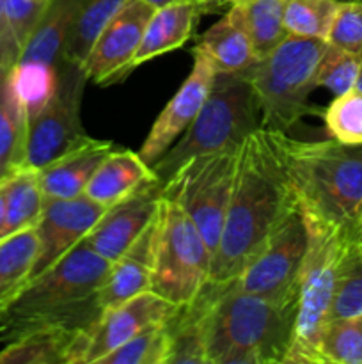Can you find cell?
<instances>
[{"instance_id":"1","label":"cell","mask_w":362,"mask_h":364,"mask_svg":"<svg viewBox=\"0 0 362 364\" xmlns=\"http://www.w3.org/2000/svg\"><path fill=\"white\" fill-rule=\"evenodd\" d=\"M295 201L268 132L258 128L238 148L229 206L212 263V283L233 281L261 251Z\"/></svg>"},{"instance_id":"2","label":"cell","mask_w":362,"mask_h":364,"mask_svg":"<svg viewBox=\"0 0 362 364\" xmlns=\"http://www.w3.org/2000/svg\"><path fill=\"white\" fill-rule=\"evenodd\" d=\"M266 132L304 219L341 228L351 237L362 206V146Z\"/></svg>"},{"instance_id":"3","label":"cell","mask_w":362,"mask_h":364,"mask_svg":"<svg viewBox=\"0 0 362 364\" xmlns=\"http://www.w3.org/2000/svg\"><path fill=\"white\" fill-rule=\"evenodd\" d=\"M112 263L82 240L55 265L28 281L0 311V343L46 327H92L102 315L98 294Z\"/></svg>"},{"instance_id":"4","label":"cell","mask_w":362,"mask_h":364,"mask_svg":"<svg viewBox=\"0 0 362 364\" xmlns=\"http://www.w3.org/2000/svg\"><path fill=\"white\" fill-rule=\"evenodd\" d=\"M297 301L245 294L227 283H209L204 318L208 364H280L293 336Z\"/></svg>"},{"instance_id":"5","label":"cell","mask_w":362,"mask_h":364,"mask_svg":"<svg viewBox=\"0 0 362 364\" xmlns=\"http://www.w3.org/2000/svg\"><path fill=\"white\" fill-rule=\"evenodd\" d=\"M327 45L325 39L287 34L245 71L261 110L259 128L287 134L311 112L309 96L318 87L316 75Z\"/></svg>"},{"instance_id":"6","label":"cell","mask_w":362,"mask_h":364,"mask_svg":"<svg viewBox=\"0 0 362 364\" xmlns=\"http://www.w3.org/2000/svg\"><path fill=\"white\" fill-rule=\"evenodd\" d=\"M259 119L261 110L247 77L243 73H216L197 117L153 166L156 176L165 181L185 160L195 155L238 149L258 130Z\"/></svg>"},{"instance_id":"7","label":"cell","mask_w":362,"mask_h":364,"mask_svg":"<svg viewBox=\"0 0 362 364\" xmlns=\"http://www.w3.org/2000/svg\"><path fill=\"white\" fill-rule=\"evenodd\" d=\"M305 226L309 245L298 281L297 316L286 364H319V338L330 322L341 259L353 242L350 233L341 228L307 220Z\"/></svg>"},{"instance_id":"8","label":"cell","mask_w":362,"mask_h":364,"mask_svg":"<svg viewBox=\"0 0 362 364\" xmlns=\"http://www.w3.org/2000/svg\"><path fill=\"white\" fill-rule=\"evenodd\" d=\"M213 252L190 217L162 194L156 210L151 291L174 306H187L212 283Z\"/></svg>"},{"instance_id":"9","label":"cell","mask_w":362,"mask_h":364,"mask_svg":"<svg viewBox=\"0 0 362 364\" xmlns=\"http://www.w3.org/2000/svg\"><path fill=\"white\" fill-rule=\"evenodd\" d=\"M236 159L238 149L195 155L162 181V194L190 217L213 256L229 206Z\"/></svg>"},{"instance_id":"10","label":"cell","mask_w":362,"mask_h":364,"mask_svg":"<svg viewBox=\"0 0 362 364\" xmlns=\"http://www.w3.org/2000/svg\"><path fill=\"white\" fill-rule=\"evenodd\" d=\"M85 82H89V78L80 64L67 60L60 63L55 95L41 112L28 121L21 167L43 169L91 139L85 134L80 117Z\"/></svg>"},{"instance_id":"11","label":"cell","mask_w":362,"mask_h":364,"mask_svg":"<svg viewBox=\"0 0 362 364\" xmlns=\"http://www.w3.org/2000/svg\"><path fill=\"white\" fill-rule=\"evenodd\" d=\"M309 233L298 203L290 206L261 251L233 279L238 290L275 301L298 299V281Z\"/></svg>"},{"instance_id":"12","label":"cell","mask_w":362,"mask_h":364,"mask_svg":"<svg viewBox=\"0 0 362 364\" xmlns=\"http://www.w3.org/2000/svg\"><path fill=\"white\" fill-rule=\"evenodd\" d=\"M153 11L144 0H128L103 25L80 64L89 80L105 85L126 77Z\"/></svg>"},{"instance_id":"13","label":"cell","mask_w":362,"mask_h":364,"mask_svg":"<svg viewBox=\"0 0 362 364\" xmlns=\"http://www.w3.org/2000/svg\"><path fill=\"white\" fill-rule=\"evenodd\" d=\"M106 210V206L92 201L84 194L71 199L45 201V208L35 224L38 255L28 281L55 265L75 245L80 244L94 224L105 215Z\"/></svg>"},{"instance_id":"14","label":"cell","mask_w":362,"mask_h":364,"mask_svg":"<svg viewBox=\"0 0 362 364\" xmlns=\"http://www.w3.org/2000/svg\"><path fill=\"white\" fill-rule=\"evenodd\" d=\"M215 75L216 70L213 68L212 60L201 50L195 48L194 66L190 73L176 91V95L158 114L148 137L144 139L138 149V155L148 166H155L197 117L199 110L204 105L212 91Z\"/></svg>"},{"instance_id":"15","label":"cell","mask_w":362,"mask_h":364,"mask_svg":"<svg viewBox=\"0 0 362 364\" xmlns=\"http://www.w3.org/2000/svg\"><path fill=\"white\" fill-rule=\"evenodd\" d=\"M162 199V181L142 185L137 192L110 206L84 238L89 247L106 262L114 263L135 238L149 226Z\"/></svg>"},{"instance_id":"16","label":"cell","mask_w":362,"mask_h":364,"mask_svg":"<svg viewBox=\"0 0 362 364\" xmlns=\"http://www.w3.org/2000/svg\"><path fill=\"white\" fill-rule=\"evenodd\" d=\"M177 306L165 301L155 291H142L121 304L103 309L99 318L92 326L91 345H89L85 364H98L116 350L119 345L137 336L155 323L167 322L176 313Z\"/></svg>"},{"instance_id":"17","label":"cell","mask_w":362,"mask_h":364,"mask_svg":"<svg viewBox=\"0 0 362 364\" xmlns=\"http://www.w3.org/2000/svg\"><path fill=\"white\" fill-rule=\"evenodd\" d=\"M92 327H46L9 341L0 364H85Z\"/></svg>"},{"instance_id":"18","label":"cell","mask_w":362,"mask_h":364,"mask_svg":"<svg viewBox=\"0 0 362 364\" xmlns=\"http://www.w3.org/2000/svg\"><path fill=\"white\" fill-rule=\"evenodd\" d=\"M156 245V213L133 244L110 265L109 276L98 294L99 308L121 304L142 291L151 290Z\"/></svg>"},{"instance_id":"19","label":"cell","mask_w":362,"mask_h":364,"mask_svg":"<svg viewBox=\"0 0 362 364\" xmlns=\"http://www.w3.org/2000/svg\"><path fill=\"white\" fill-rule=\"evenodd\" d=\"M112 149V142L91 137L78 148L39 169V185L45 201L71 199L84 194L94 171Z\"/></svg>"},{"instance_id":"20","label":"cell","mask_w":362,"mask_h":364,"mask_svg":"<svg viewBox=\"0 0 362 364\" xmlns=\"http://www.w3.org/2000/svg\"><path fill=\"white\" fill-rule=\"evenodd\" d=\"M155 180L160 178L155 169L141 159L138 151L112 149L94 171L84 196L110 208L137 192L142 185Z\"/></svg>"},{"instance_id":"21","label":"cell","mask_w":362,"mask_h":364,"mask_svg":"<svg viewBox=\"0 0 362 364\" xmlns=\"http://www.w3.org/2000/svg\"><path fill=\"white\" fill-rule=\"evenodd\" d=\"M202 7L197 0H177L156 7L146 25L144 36L128 66V73L155 57L180 48L190 39L197 14Z\"/></svg>"},{"instance_id":"22","label":"cell","mask_w":362,"mask_h":364,"mask_svg":"<svg viewBox=\"0 0 362 364\" xmlns=\"http://www.w3.org/2000/svg\"><path fill=\"white\" fill-rule=\"evenodd\" d=\"M195 48L212 60L216 73H245L258 60L251 38L229 13L201 36Z\"/></svg>"},{"instance_id":"23","label":"cell","mask_w":362,"mask_h":364,"mask_svg":"<svg viewBox=\"0 0 362 364\" xmlns=\"http://www.w3.org/2000/svg\"><path fill=\"white\" fill-rule=\"evenodd\" d=\"M209 301V284L190 304L180 306L167 320L169 355L167 364H208L204 341V318Z\"/></svg>"},{"instance_id":"24","label":"cell","mask_w":362,"mask_h":364,"mask_svg":"<svg viewBox=\"0 0 362 364\" xmlns=\"http://www.w3.org/2000/svg\"><path fill=\"white\" fill-rule=\"evenodd\" d=\"M45 208L39 176L35 169L20 167L6 178L4 220L0 226V240L38 224Z\"/></svg>"},{"instance_id":"25","label":"cell","mask_w":362,"mask_h":364,"mask_svg":"<svg viewBox=\"0 0 362 364\" xmlns=\"http://www.w3.org/2000/svg\"><path fill=\"white\" fill-rule=\"evenodd\" d=\"M286 0H233L227 13L240 23L254 45L256 55L263 57L287 36L284 27Z\"/></svg>"},{"instance_id":"26","label":"cell","mask_w":362,"mask_h":364,"mask_svg":"<svg viewBox=\"0 0 362 364\" xmlns=\"http://www.w3.org/2000/svg\"><path fill=\"white\" fill-rule=\"evenodd\" d=\"M52 2V0H50ZM50 2L2 0L0 20V77L9 73L20 60Z\"/></svg>"},{"instance_id":"27","label":"cell","mask_w":362,"mask_h":364,"mask_svg":"<svg viewBox=\"0 0 362 364\" xmlns=\"http://www.w3.org/2000/svg\"><path fill=\"white\" fill-rule=\"evenodd\" d=\"M28 117L11 75L0 77V181L20 169L25 156Z\"/></svg>"},{"instance_id":"28","label":"cell","mask_w":362,"mask_h":364,"mask_svg":"<svg viewBox=\"0 0 362 364\" xmlns=\"http://www.w3.org/2000/svg\"><path fill=\"white\" fill-rule=\"evenodd\" d=\"M35 255H38L35 226L0 240V311H4L27 284Z\"/></svg>"},{"instance_id":"29","label":"cell","mask_w":362,"mask_h":364,"mask_svg":"<svg viewBox=\"0 0 362 364\" xmlns=\"http://www.w3.org/2000/svg\"><path fill=\"white\" fill-rule=\"evenodd\" d=\"M128 0H82L80 11L64 45L62 60L82 64L103 25Z\"/></svg>"},{"instance_id":"30","label":"cell","mask_w":362,"mask_h":364,"mask_svg":"<svg viewBox=\"0 0 362 364\" xmlns=\"http://www.w3.org/2000/svg\"><path fill=\"white\" fill-rule=\"evenodd\" d=\"M13 87L28 121L45 109L59 85V68L41 63H16L9 71Z\"/></svg>"},{"instance_id":"31","label":"cell","mask_w":362,"mask_h":364,"mask_svg":"<svg viewBox=\"0 0 362 364\" xmlns=\"http://www.w3.org/2000/svg\"><path fill=\"white\" fill-rule=\"evenodd\" d=\"M319 364H362V315L334 318L319 338Z\"/></svg>"},{"instance_id":"32","label":"cell","mask_w":362,"mask_h":364,"mask_svg":"<svg viewBox=\"0 0 362 364\" xmlns=\"http://www.w3.org/2000/svg\"><path fill=\"white\" fill-rule=\"evenodd\" d=\"M341 0H286L284 27L287 34L302 38H329Z\"/></svg>"},{"instance_id":"33","label":"cell","mask_w":362,"mask_h":364,"mask_svg":"<svg viewBox=\"0 0 362 364\" xmlns=\"http://www.w3.org/2000/svg\"><path fill=\"white\" fill-rule=\"evenodd\" d=\"M362 315V244L350 242L337 272L330 320Z\"/></svg>"},{"instance_id":"34","label":"cell","mask_w":362,"mask_h":364,"mask_svg":"<svg viewBox=\"0 0 362 364\" xmlns=\"http://www.w3.org/2000/svg\"><path fill=\"white\" fill-rule=\"evenodd\" d=\"M167 322L155 323L106 354L98 364H167Z\"/></svg>"},{"instance_id":"35","label":"cell","mask_w":362,"mask_h":364,"mask_svg":"<svg viewBox=\"0 0 362 364\" xmlns=\"http://www.w3.org/2000/svg\"><path fill=\"white\" fill-rule=\"evenodd\" d=\"M325 127L330 137L350 146H362V91L351 89L336 96L325 110Z\"/></svg>"},{"instance_id":"36","label":"cell","mask_w":362,"mask_h":364,"mask_svg":"<svg viewBox=\"0 0 362 364\" xmlns=\"http://www.w3.org/2000/svg\"><path fill=\"white\" fill-rule=\"evenodd\" d=\"M361 70L362 55H355V53L327 45L322 63H319L318 75H316V85L329 89L334 96L344 95L357 87Z\"/></svg>"},{"instance_id":"37","label":"cell","mask_w":362,"mask_h":364,"mask_svg":"<svg viewBox=\"0 0 362 364\" xmlns=\"http://www.w3.org/2000/svg\"><path fill=\"white\" fill-rule=\"evenodd\" d=\"M327 43L344 52L362 55V0L339 4Z\"/></svg>"},{"instance_id":"38","label":"cell","mask_w":362,"mask_h":364,"mask_svg":"<svg viewBox=\"0 0 362 364\" xmlns=\"http://www.w3.org/2000/svg\"><path fill=\"white\" fill-rule=\"evenodd\" d=\"M351 240L357 242V244H362V206L357 215V220H355L353 231H351Z\"/></svg>"},{"instance_id":"39","label":"cell","mask_w":362,"mask_h":364,"mask_svg":"<svg viewBox=\"0 0 362 364\" xmlns=\"http://www.w3.org/2000/svg\"><path fill=\"white\" fill-rule=\"evenodd\" d=\"M4 201H6V178L0 181V226L4 220Z\"/></svg>"},{"instance_id":"40","label":"cell","mask_w":362,"mask_h":364,"mask_svg":"<svg viewBox=\"0 0 362 364\" xmlns=\"http://www.w3.org/2000/svg\"><path fill=\"white\" fill-rule=\"evenodd\" d=\"M144 2H148L151 7H162V6H167V4H172V2H177V0H144Z\"/></svg>"},{"instance_id":"41","label":"cell","mask_w":362,"mask_h":364,"mask_svg":"<svg viewBox=\"0 0 362 364\" xmlns=\"http://www.w3.org/2000/svg\"><path fill=\"white\" fill-rule=\"evenodd\" d=\"M197 2L201 4L202 11H206L209 6H212V4H219V0H197Z\"/></svg>"},{"instance_id":"42","label":"cell","mask_w":362,"mask_h":364,"mask_svg":"<svg viewBox=\"0 0 362 364\" xmlns=\"http://www.w3.org/2000/svg\"><path fill=\"white\" fill-rule=\"evenodd\" d=\"M0 20H2V0H0Z\"/></svg>"},{"instance_id":"43","label":"cell","mask_w":362,"mask_h":364,"mask_svg":"<svg viewBox=\"0 0 362 364\" xmlns=\"http://www.w3.org/2000/svg\"><path fill=\"white\" fill-rule=\"evenodd\" d=\"M220 2H229V4H231V2H233V0H219V4H220Z\"/></svg>"},{"instance_id":"44","label":"cell","mask_w":362,"mask_h":364,"mask_svg":"<svg viewBox=\"0 0 362 364\" xmlns=\"http://www.w3.org/2000/svg\"><path fill=\"white\" fill-rule=\"evenodd\" d=\"M35 2H50V0H35Z\"/></svg>"}]
</instances>
